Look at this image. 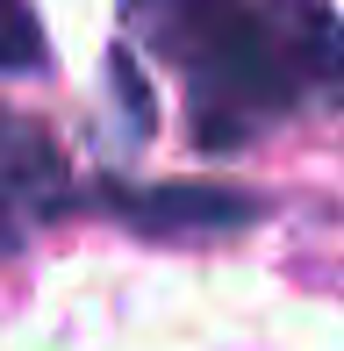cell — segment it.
I'll return each mask as SVG.
<instances>
[{"instance_id":"obj_3","label":"cell","mask_w":344,"mask_h":351,"mask_svg":"<svg viewBox=\"0 0 344 351\" xmlns=\"http://www.w3.org/2000/svg\"><path fill=\"white\" fill-rule=\"evenodd\" d=\"M43 65V22L29 0H0V72H36Z\"/></svg>"},{"instance_id":"obj_1","label":"cell","mask_w":344,"mask_h":351,"mask_svg":"<svg viewBox=\"0 0 344 351\" xmlns=\"http://www.w3.org/2000/svg\"><path fill=\"white\" fill-rule=\"evenodd\" d=\"M122 43L172 72L186 143L208 158L344 101L330 0H122Z\"/></svg>"},{"instance_id":"obj_2","label":"cell","mask_w":344,"mask_h":351,"mask_svg":"<svg viewBox=\"0 0 344 351\" xmlns=\"http://www.w3.org/2000/svg\"><path fill=\"white\" fill-rule=\"evenodd\" d=\"M79 208V180L58 158V143L22 115H0V258L29 244L43 222Z\"/></svg>"}]
</instances>
